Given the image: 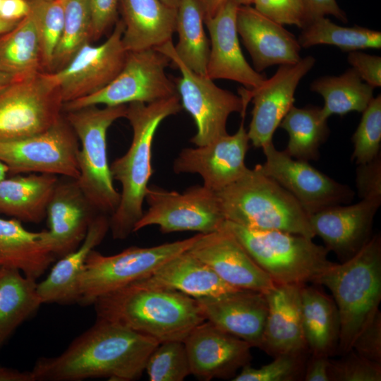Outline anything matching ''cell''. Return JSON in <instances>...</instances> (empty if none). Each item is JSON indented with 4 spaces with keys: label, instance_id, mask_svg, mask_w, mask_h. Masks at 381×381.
I'll list each match as a JSON object with an SVG mask.
<instances>
[{
    "label": "cell",
    "instance_id": "obj_1",
    "mask_svg": "<svg viewBox=\"0 0 381 381\" xmlns=\"http://www.w3.org/2000/svg\"><path fill=\"white\" fill-rule=\"evenodd\" d=\"M159 344L118 323L97 318L61 353L40 358L31 372L35 381L134 380L141 377Z\"/></svg>",
    "mask_w": 381,
    "mask_h": 381
},
{
    "label": "cell",
    "instance_id": "obj_2",
    "mask_svg": "<svg viewBox=\"0 0 381 381\" xmlns=\"http://www.w3.org/2000/svg\"><path fill=\"white\" fill-rule=\"evenodd\" d=\"M97 318L118 323L159 343L183 341L205 320L196 299L139 280L97 298Z\"/></svg>",
    "mask_w": 381,
    "mask_h": 381
},
{
    "label": "cell",
    "instance_id": "obj_3",
    "mask_svg": "<svg viewBox=\"0 0 381 381\" xmlns=\"http://www.w3.org/2000/svg\"><path fill=\"white\" fill-rule=\"evenodd\" d=\"M182 109L178 95L150 103L127 105L124 118L132 128L131 143L127 152L110 164L113 179L121 186L119 204L109 216L113 238H126L143 216V205L153 174L152 147L155 132L164 119Z\"/></svg>",
    "mask_w": 381,
    "mask_h": 381
},
{
    "label": "cell",
    "instance_id": "obj_4",
    "mask_svg": "<svg viewBox=\"0 0 381 381\" xmlns=\"http://www.w3.org/2000/svg\"><path fill=\"white\" fill-rule=\"evenodd\" d=\"M327 287L337 305L340 332L337 353L351 350L363 328L379 310L381 301V238L372 236L355 255L334 263L313 283Z\"/></svg>",
    "mask_w": 381,
    "mask_h": 381
},
{
    "label": "cell",
    "instance_id": "obj_5",
    "mask_svg": "<svg viewBox=\"0 0 381 381\" xmlns=\"http://www.w3.org/2000/svg\"><path fill=\"white\" fill-rule=\"evenodd\" d=\"M215 193L226 221L250 229L315 236L309 215L296 199L257 165Z\"/></svg>",
    "mask_w": 381,
    "mask_h": 381
},
{
    "label": "cell",
    "instance_id": "obj_6",
    "mask_svg": "<svg viewBox=\"0 0 381 381\" xmlns=\"http://www.w3.org/2000/svg\"><path fill=\"white\" fill-rule=\"evenodd\" d=\"M221 228L231 233L256 264L276 284L303 285L334 262L329 250L313 238L279 230H255L225 220Z\"/></svg>",
    "mask_w": 381,
    "mask_h": 381
},
{
    "label": "cell",
    "instance_id": "obj_7",
    "mask_svg": "<svg viewBox=\"0 0 381 381\" xmlns=\"http://www.w3.org/2000/svg\"><path fill=\"white\" fill-rule=\"evenodd\" d=\"M126 104L97 105L66 111L65 118L81 144L78 153V186L99 214L111 216L120 202V193L114 186L107 157L109 128L125 117Z\"/></svg>",
    "mask_w": 381,
    "mask_h": 381
},
{
    "label": "cell",
    "instance_id": "obj_8",
    "mask_svg": "<svg viewBox=\"0 0 381 381\" xmlns=\"http://www.w3.org/2000/svg\"><path fill=\"white\" fill-rule=\"evenodd\" d=\"M200 234L155 246H131L112 255L92 250L78 281L76 303L92 305L104 294L150 277L166 262L188 250Z\"/></svg>",
    "mask_w": 381,
    "mask_h": 381
},
{
    "label": "cell",
    "instance_id": "obj_9",
    "mask_svg": "<svg viewBox=\"0 0 381 381\" xmlns=\"http://www.w3.org/2000/svg\"><path fill=\"white\" fill-rule=\"evenodd\" d=\"M64 104L49 72L12 80L0 90V141L47 131L63 116Z\"/></svg>",
    "mask_w": 381,
    "mask_h": 381
},
{
    "label": "cell",
    "instance_id": "obj_10",
    "mask_svg": "<svg viewBox=\"0 0 381 381\" xmlns=\"http://www.w3.org/2000/svg\"><path fill=\"white\" fill-rule=\"evenodd\" d=\"M155 49L167 56L181 72V76L174 83L182 108L195 123L196 133L190 140L192 143L205 145L228 134L226 123L231 114L238 112L244 117L247 105L242 97L189 68L175 52L172 41Z\"/></svg>",
    "mask_w": 381,
    "mask_h": 381
},
{
    "label": "cell",
    "instance_id": "obj_11",
    "mask_svg": "<svg viewBox=\"0 0 381 381\" xmlns=\"http://www.w3.org/2000/svg\"><path fill=\"white\" fill-rule=\"evenodd\" d=\"M170 59L155 49L128 52L124 65L106 87L87 97L64 104L66 111L89 106L150 103L178 95L166 73Z\"/></svg>",
    "mask_w": 381,
    "mask_h": 381
},
{
    "label": "cell",
    "instance_id": "obj_12",
    "mask_svg": "<svg viewBox=\"0 0 381 381\" xmlns=\"http://www.w3.org/2000/svg\"><path fill=\"white\" fill-rule=\"evenodd\" d=\"M145 200L148 208L133 232L157 225L162 233L190 231L206 234L219 230L225 221L215 192L203 185L190 186L183 193L148 186Z\"/></svg>",
    "mask_w": 381,
    "mask_h": 381
},
{
    "label": "cell",
    "instance_id": "obj_13",
    "mask_svg": "<svg viewBox=\"0 0 381 381\" xmlns=\"http://www.w3.org/2000/svg\"><path fill=\"white\" fill-rule=\"evenodd\" d=\"M79 140L65 116L47 131L25 138L0 141V161L8 173L49 174L77 180Z\"/></svg>",
    "mask_w": 381,
    "mask_h": 381
},
{
    "label": "cell",
    "instance_id": "obj_14",
    "mask_svg": "<svg viewBox=\"0 0 381 381\" xmlns=\"http://www.w3.org/2000/svg\"><path fill=\"white\" fill-rule=\"evenodd\" d=\"M262 149L265 162L257 164L259 169L290 193L308 215L353 200L354 192L350 187L329 177L308 162L277 150L272 142Z\"/></svg>",
    "mask_w": 381,
    "mask_h": 381
},
{
    "label": "cell",
    "instance_id": "obj_15",
    "mask_svg": "<svg viewBox=\"0 0 381 381\" xmlns=\"http://www.w3.org/2000/svg\"><path fill=\"white\" fill-rule=\"evenodd\" d=\"M123 30V21L117 20L104 42L97 46L86 43L64 67L49 72L64 104L99 91L117 76L127 55L122 42Z\"/></svg>",
    "mask_w": 381,
    "mask_h": 381
},
{
    "label": "cell",
    "instance_id": "obj_16",
    "mask_svg": "<svg viewBox=\"0 0 381 381\" xmlns=\"http://www.w3.org/2000/svg\"><path fill=\"white\" fill-rule=\"evenodd\" d=\"M315 61V58L307 56L296 64L281 65L270 78H266L258 87L239 90L244 102L248 105L251 100L253 104L247 133L255 147L262 148L272 142L276 129L294 106L298 85Z\"/></svg>",
    "mask_w": 381,
    "mask_h": 381
},
{
    "label": "cell",
    "instance_id": "obj_17",
    "mask_svg": "<svg viewBox=\"0 0 381 381\" xmlns=\"http://www.w3.org/2000/svg\"><path fill=\"white\" fill-rule=\"evenodd\" d=\"M249 138L243 121L237 131L202 146L181 150L173 163L175 174H197L203 186L214 192L240 179L246 171L245 157Z\"/></svg>",
    "mask_w": 381,
    "mask_h": 381
},
{
    "label": "cell",
    "instance_id": "obj_18",
    "mask_svg": "<svg viewBox=\"0 0 381 381\" xmlns=\"http://www.w3.org/2000/svg\"><path fill=\"white\" fill-rule=\"evenodd\" d=\"M183 343L191 374L200 380H232L251 360L250 344L207 320L196 326Z\"/></svg>",
    "mask_w": 381,
    "mask_h": 381
},
{
    "label": "cell",
    "instance_id": "obj_19",
    "mask_svg": "<svg viewBox=\"0 0 381 381\" xmlns=\"http://www.w3.org/2000/svg\"><path fill=\"white\" fill-rule=\"evenodd\" d=\"M187 251L235 288L266 294L277 285L236 237L223 228L201 234Z\"/></svg>",
    "mask_w": 381,
    "mask_h": 381
},
{
    "label": "cell",
    "instance_id": "obj_20",
    "mask_svg": "<svg viewBox=\"0 0 381 381\" xmlns=\"http://www.w3.org/2000/svg\"><path fill=\"white\" fill-rule=\"evenodd\" d=\"M381 201L362 199L335 205L309 215L315 236L343 262L355 255L372 238L373 220Z\"/></svg>",
    "mask_w": 381,
    "mask_h": 381
},
{
    "label": "cell",
    "instance_id": "obj_21",
    "mask_svg": "<svg viewBox=\"0 0 381 381\" xmlns=\"http://www.w3.org/2000/svg\"><path fill=\"white\" fill-rule=\"evenodd\" d=\"M238 7L235 0H228L214 16L205 19L210 35L205 75L213 80H230L253 89L266 78L250 66L243 54L236 28Z\"/></svg>",
    "mask_w": 381,
    "mask_h": 381
},
{
    "label": "cell",
    "instance_id": "obj_22",
    "mask_svg": "<svg viewBox=\"0 0 381 381\" xmlns=\"http://www.w3.org/2000/svg\"><path fill=\"white\" fill-rule=\"evenodd\" d=\"M97 214L76 180H59L47 208L49 230L44 234L46 246L56 258L73 251L83 242Z\"/></svg>",
    "mask_w": 381,
    "mask_h": 381
},
{
    "label": "cell",
    "instance_id": "obj_23",
    "mask_svg": "<svg viewBox=\"0 0 381 381\" xmlns=\"http://www.w3.org/2000/svg\"><path fill=\"white\" fill-rule=\"evenodd\" d=\"M196 301L205 320L241 339L251 347L260 348L268 312L265 294L237 289Z\"/></svg>",
    "mask_w": 381,
    "mask_h": 381
},
{
    "label": "cell",
    "instance_id": "obj_24",
    "mask_svg": "<svg viewBox=\"0 0 381 381\" xmlns=\"http://www.w3.org/2000/svg\"><path fill=\"white\" fill-rule=\"evenodd\" d=\"M236 28L258 73L274 65L294 64L301 59V47L294 35L251 5L239 6Z\"/></svg>",
    "mask_w": 381,
    "mask_h": 381
},
{
    "label": "cell",
    "instance_id": "obj_25",
    "mask_svg": "<svg viewBox=\"0 0 381 381\" xmlns=\"http://www.w3.org/2000/svg\"><path fill=\"white\" fill-rule=\"evenodd\" d=\"M302 286L277 284L265 294L268 312L260 349L270 356L309 352L302 325Z\"/></svg>",
    "mask_w": 381,
    "mask_h": 381
},
{
    "label": "cell",
    "instance_id": "obj_26",
    "mask_svg": "<svg viewBox=\"0 0 381 381\" xmlns=\"http://www.w3.org/2000/svg\"><path fill=\"white\" fill-rule=\"evenodd\" d=\"M109 230V216L97 214L89 225L80 245L60 258L47 277L37 284L42 303L70 304L77 302L78 284L89 253L104 238Z\"/></svg>",
    "mask_w": 381,
    "mask_h": 381
},
{
    "label": "cell",
    "instance_id": "obj_27",
    "mask_svg": "<svg viewBox=\"0 0 381 381\" xmlns=\"http://www.w3.org/2000/svg\"><path fill=\"white\" fill-rule=\"evenodd\" d=\"M126 51L155 49L172 41L176 32V10L161 0H121Z\"/></svg>",
    "mask_w": 381,
    "mask_h": 381
},
{
    "label": "cell",
    "instance_id": "obj_28",
    "mask_svg": "<svg viewBox=\"0 0 381 381\" xmlns=\"http://www.w3.org/2000/svg\"><path fill=\"white\" fill-rule=\"evenodd\" d=\"M140 281L178 291L195 299L219 296L240 289L226 283L208 265L187 250L172 258Z\"/></svg>",
    "mask_w": 381,
    "mask_h": 381
},
{
    "label": "cell",
    "instance_id": "obj_29",
    "mask_svg": "<svg viewBox=\"0 0 381 381\" xmlns=\"http://www.w3.org/2000/svg\"><path fill=\"white\" fill-rule=\"evenodd\" d=\"M59 181L56 175L30 173L0 181V212L20 222L40 223Z\"/></svg>",
    "mask_w": 381,
    "mask_h": 381
},
{
    "label": "cell",
    "instance_id": "obj_30",
    "mask_svg": "<svg viewBox=\"0 0 381 381\" xmlns=\"http://www.w3.org/2000/svg\"><path fill=\"white\" fill-rule=\"evenodd\" d=\"M44 231H28L15 218H0V267L16 268L37 280L56 258L44 242Z\"/></svg>",
    "mask_w": 381,
    "mask_h": 381
},
{
    "label": "cell",
    "instance_id": "obj_31",
    "mask_svg": "<svg viewBox=\"0 0 381 381\" xmlns=\"http://www.w3.org/2000/svg\"><path fill=\"white\" fill-rule=\"evenodd\" d=\"M315 285L303 284L301 289L303 334L310 353L329 357L337 352L339 312L333 298Z\"/></svg>",
    "mask_w": 381,
    "mask_h": 381
},
{
    "label": "cell",
    "instance_id": "obj_32",
    "mask_svg": "<svg viewBox=\"0 0 381 381\" xmlns=\"http://www.w3.org/2000/svg\"><path fill=\"white\" fill-rule=\"evenodd\" d=\"M0 71L12 80L44 71L39 36L30 11L13 28L0 34Z\"/></svg>",
    "mask_w": 381,
    "mask_h": 381
},
{
    "label": "cell",
    "instance_id": "obj_33",
    "mask_svg": "<svg viewBox=\"0 0 381 381\" xmlns=\"http://www.w3.org/2000/svg\"><path fill=\"white\" fill-rule=\"evenodd\" d=\"M36 281L16 268L0 267V347L42 304Z\"/></svg>",
    "mask_w": 381,
    "mask_h": 381
},
{
    "label": "cell",
    "instance_id": "obj_34",
    "mask_svg": "<svg viewBox=\"0 0 381 381\" xmlns=\"http://www.w3.org/2000/svg\"><path fill=\"white\" fill-rule=\"evenodd\" d=\"M310 89L324 99L321 114L325 119L332 114L362 113L373 99L374 91L352 68L339 75L320 77L310 83Z\"/></svg>",
    "mask_w": 381,
    "mask_h": 381
},
{
    "label": "cell",
    "instance_id": "obj_35",
    "mask_svg": "<svg viewBox=\"0 0 381 381\" xmlns=\"http://www.w3.org/2000/svg\"><path fill=\"white\" fill-rule=\"evenodd\" d=\"M205 13L200 0H179L174 50L179 59L193 71L205 75L210 40L204 29Z\"/></svg>",
    "mask_w": 381,
    "mask_h": 381
},
{
    "label": "cell",
    "instance_id": "obj_36",
    "mask_svg": "<svg viewBox=\"0 0 381 381\" xmlns=\"http://www.w3.org/2000/svg\"><path fill=\"white\" fill-rule=\"evenodd\" d=\"M289 135L285 150L294 159L316 160L319 158V148L329 133L327 119L321 114V108L292 106L281 121L279 126Z\"/></svg>",
    "mask_w": 381,
    "mask_h": 381
},
{
    "label": "cell",
    "instance_id": "obj_37",
    "mask_svg": "<svg viewBox=\"0 0 381 381\" xmlns=\"http://www.w3.org/2000/svg\"><path fill=\"white\" fill-rule=\"evenodd\" d=\"M301 48L333 45L344 52L380 49L381 32L364 27L338 25L326 17L316 18L302 28L297 38Z\"/></svg>",
    "mask_w": 381,
    "mask_h": 381
},
{
    "label": "cell",
    "instance_id": "obj_38",
    "mask_svg": "<svg viewBox=\"0 0 381 381\" xmlns=\"http://www.w3.org/2000/svg\"><path fill=\"white\" fill-rule=\"evenodd\" d=\"M90 40L92 13L90 0H65L64 27L54 54L51 72L64 67Z\"/></svg>",
    "mask_w": 381,
    "mask_h": 381
},
{
    "label": "cell",
    "instance_id": "obj_39",
    "mask_svg": "<svg viewBox=\"0 0 381 381\" xmlns=\"http://www.w3.org/2000/svg\"><path fill=\"white\" fill-rule=\"evenodd\" d=\"M36 25L44 71L51 72L64 23V1L28 0Z\"/></svg>",
    "mask_w": 381,
    "mask_h": 381
},
{
    "label": "cell",
    "instance_id": "obj_40",
    "mask_svg": "<svg viewBox=\"0 0 381 381\" xmlns=\"http://www.w3.org/2000/svg\"><path fill=\"white\" fill-rule=\"evenodd\" d=\"M146 371L150 381H182L191 374L183 341L159 343L150 354Z\"/></svg>",
    "mask_w": 381,
    "mask_h": 381
},
{
    "label": "cell",
    "instance_id": "obj_41",
    "mask_svg": "<svg viewBox=\"0 0 381 381\" xmlns=\"http://www.w3.org/2000/svg\"><path fill=\"white\" fill-rule=\"evenodd\" d=\"M360 123L352 136V159L357 164L368 163L380 155L381 95L373 97L362 112Z\"/></svg>",
    "mask_w": 381,
    "mask_h": 381
},
{
    "label": "cell",
    "instance_id": "obj_42",
    "mask_svg": "<svg viewBox=\"0 0 381 381\" xmlns=\"http://www.w3.org/2000/svg\"><path fill=\"white\" fill-rule=\"evenodd\" d=\"M307 354H280L259 368L247 365L232 381H296L303 379Z\"/></svg>",
    "mask_w": 381,
    "mask_h": 381
},
{
    "label": "cell",
    "instance_id": "obj_43",
    "mask_svg": "<svg viewBox=\"0 0 381 381\" xmlns=\"http://www.w3.org/2000/svg\"><path fill=\"white\" fill-rule=\"evenodd\" d=\"M338 360H330V381H380L381 363L369 360L353 349Z\"/></svg>",
    "mask_w": 381,
    "mask_h": 381
},
{
    "label": "cell",
    "instance_id": "obj_44",
    "mask_svg": "<svg viewBox=\"0 0 381 381\" xmlns=\"http://www.w3.org/2000/svg\"><path fill=\"white\" fill-rule=\"evenodd\" d=\"M253 7L274 22L303 28L306 15L302 0H254Z\"/></svg>",
    "mask_w": 381,
    "mask_h": 381
},
{
    "label": "cell",
    "instance_id": "obj_45",
    "mask_svg": "<svg viewBox=\"0 0 381 381\" xmlns=\"http://www.w3.org/2000/svg\"><path fill=\"white\" fill-rule=\"evenodd\" d=\"M351 349L381 363V313L378 310L355 339Z\"/></svg>",
    "mask_w": 381,
    "mask_h": 381
},
{
    "label": "cell",
    "instance_id": "obj_46",
    "mask_svg": "<svg viewBox=\"0 0 381 381\" xmlns=\"http://www.w3.org/2000/svg\"><path fill=\"white\" fill-rule=\"evenodd\" d=\"M356 186L359 197L364 200L381 201V157L358 164Z\"/></svg>",
    "mask_w": 381,
    "mask_h": 381
},
{
    "label": "cell",
    "instance_id": "obj_47",
    "mask_svg": "<svg viewBox=\"0 0 381 381\" xmlns=\"http://www.w3.org/2000/svg\"><path fill=\"white\" fill-rule=\"evenodd\" d=\"M121 0H90L92 13V40L99 39L117 22Z\"/></svg>",
    "mask_w": 381,
    "mask_h": 381
},
{
    "label": "cell",
    "instance_id": "obj_48",
    "mask_svg": "<svg viewBox=\"0 0 381 381\" xmlns=\"http://www.w3.org/2000/svg\"><path fill=\"white\" fill-rule=\"evenodd\" d=\"M347 61L360 78L373 88L381 86V57L359 51L349 52Z\"/></svg>",
    "mask_w": 381,
    "mask_h": 381
},
{
    "label": "cell",
    "instance_id": "obj_49",
    "mask_svg": "<svg viewBox=\"0 0 381 381\" xmlns=\"http://www.w3.org/2000/svg\"><path fill=\"white\" fill-rule=\"evenodd\" d=\"M302 1L306 15V25L316 18L328 15L334 16L343 23H347L346 15L340 8L336 0H302Z\"/></svg>",
    "mask_w": 381,
    "mask_h": 381
},
{
    "label": "cell",
    "instance_id": "obj_50",
    "mask_svg": "<svg viewBox=\"0 0 381 381\" xmlns=\"http://www.w3.org/2000/svg\"><path fill=\"white\" fill-rule=\"evenodd\" d=\"M329 361L327 356L311 354V357L306 361L303 380L305 381H330L329 376Z\"/></svg>",
    "mask_w": 381,
    "mask_h": 381
},
{
    "label": "cell",
    "instance_id": "obj_51",
    "mask_svg": "<svg viewBox=\"0 0 381 381\" xmlns=\"http://www.w3.org/2000/svg\"><path fill=\"white\" fill-rule=\"evenodd\" d=\"M28 0H1L0 17L8 20L19 21L29 14Z\"/></svg>",
    "mask_w": 381,
    "mask_h": 381
},
{
    "label": "cell",
    "instance_id": "obj_52",
    "mask_svg": "<svg viewBox=\"0 0 381 381\" xmlns=\"http://www.w3.org/2000/svg\"><path fill=\"white\" fill-rule=\"evenodd\" d=\"M0 381H35L30 371H19L0 366Z\"/></svg>",
    "mask_w": 381,
    "mask_h": 381
},
{
    "label": "cell",
    "instance_id": "obj_53",
    "mask_svg": "<svg viewBox=\"0 0 381 381\" xmlns=\"http://www.w3.org/2000/svg\"><path fill=\"white\" fill-rule=\"evenodd\" d=\"M205 19L214 16L228 0H200Z\"/></svg>",
    "mask_w": 381,
    "mask_h": 381
},
{
    "label": "cell",
    "instance_id": "obj_54",
    "mask_svg": "<svg viewBox=\"0 0 381 381\" xmlns=\"http://www.w3.org/2000/svg\"><path fill=\"white\" fill-rule=\"evenodd\" d=\"M19 21L8 20L0 17V34L11 30Z\"/></svg>",
    "mask_w": 381,
    "mask_h": 381
},
{
    "label": "cell",
    "instance_id": "obj_55",
    "mask_svg": "<svg viewBox=\"0 0 381 381\" xmlns=\"http://www.w3.org/2000/svg\"><path fill=\"white\" fill-rule=\"evenodd\" d=\"M12 81V79L0 71V90Z\"/></svg>",
    "mask_w": 381,
    "mask_h": 381
},
{
    "label": "cell",
    "instance_id": "obj_56",
    "mask_svg": "<svg viewBox=\"0 0 381 381\" xmlns=\"http://www.w3.org/2000/svg\"><path fill=\"white\" fill-rule=\"evenodd\" d=\"M8 173V169L6 164L0 161V181L6 177Z\"/></svg>",
    "mask_w": 381,
    "mask_h": 381
},
{
    "label": "cell",
    "instance_id": "obj_57",
    "mask_svg": "<svg viewBox=\"0 0 381 381\" xmlns=\"http://www.w3.org/2000/svg\"><path fill=\"white\" fill-rule=\"evenodd\" d=\"M164 4L168 6L169 7L176 10L179 0H161Z\"/></svg>",
    "mask_w": 381,
    "mask_h": 381
},
{
    "label": "cell",
    "instance_id": "obj_58",
    "mask_svg": "<svg viewBox=\"0 0 381 381\" xmlns=\"http://www.w3.org/2000/svg\"><path fill=\"white\" fill-rule=\"evenodd\" d=\"M239 6H250L254 0H235Z\"/></svg>",
    "mask_w": 381,
    "mask_h": 381
},
{
    "label": "cell",
    "instance_id": "obj_59",
    "mask_svg": "<svg viewBox=\"0 0 381 381\" xmlns=\"http://www.w3.org/2000/svg\"><path fill=\"white\" fill-rule=\"evenodd\" d=\"M1 0H0V6H1Z\"/></svg>",
    "mask_w": 381,
    "mask_h": 381
},
{
    "label": "cell",
    "instance_id": "obj_60",
    "mask_svg": "<svg viewBox=\"0 0 381 381\" xmlns=\"http://www.w3.org/2000/svg\"><path fill=\"white\" fill-rule=\"evenodd\" d=\"M61 1H65V0H61Z\"/></svg>",
    "mask_w": 381,
    "mask_h": 381
}]
</instances>
